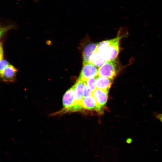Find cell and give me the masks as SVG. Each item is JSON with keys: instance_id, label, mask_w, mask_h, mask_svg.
Listing matches in <instances>:
<instances>
[{"instance_id": "obj_13", "label": "cell", "mask_w": 162, "mask_h": 162, "mask_svg": "<svg viewBox=\"0 0 162 162\" xmlns=\"http://www.w3.org/2000/svg\"><path fill=\"white\" fill-rule=\"evenodd\" d=\"M9 64L8 62L5 60L2 59L0 60V71H2Z\"/></svg>"}, {"instance_id": "obj_5", "label": "cell", "mask_w": 162, "mask_h": 162, "mask_svg": "<svg viewBox=\"0 0 162 162\" xmlns=\"http://www.w3.org/2000/svg\"><path fill=\"white\" fill-rule=\"evenodd\" d=\"M85 85V82L78 80L72 86L74 91L76 104L80 110L82 109L81 103L84 97V90Z\"/></svg>"}, {"instance_id": "obj_12", "label": "cell", "mask_w": 162, "mask_h": 162, "mask_svg": "<svg viewBox=\"0 0 162 162\" xmlns=\"http://www.w3.org/2000/svg\"><path fill=\"white\" fill-rule=\"evenodd\" d=\"M96 77L89 79L85 82L87 86L93 92L97 89Z\"/></svg>"}, {"instance_id": "obj_11", "label": "cell", "mask_w": 162, "mask_h": 162, "mask_svg": "<svg viewBox=\"0 0 162 162\" xmlns=\"http://www.w3.org/2000/svg\"><path fill=\"white\" fill-rule=\"evenodd\" d=\"M115 40L116 38L113 39L103 41L98 43L96 51L104 52Z\"/></svg>"}, {"instance_id": "obj_2", "label": "cell", "mask_w": 162, "mask_h": 162, "mask_svg": "<svg viewBox=\"0 0 162 162\" xmlns=\"http://www.w3.org/2000/svg\"><path fill=\"white\" fill-rule=\"evenodd\" d=\"M118 62L116 60L108 61L98 69V75L113 79L118 72Z\"/></svg>"}, {"instance_id": "obj_14", "label": "cell", "mask_w": 162, "mask_h": 162, "mask_svg": "<svg viewBox=\"0 0 162 162\" xmlns=\"http://www.w3.org/2000/svg\"><path fill=\"white\" fill-rule=\"evenodd\" d=\"M93 92L88 87L85 83L84 90V96L86 97L92 95Z\"/></svg>"}, {"instance_id": "obj_10", "label": "cell", "mask_w": 162, "mask_h": 162, "mask_svg": "<svg viewBox=\"0 0 162 162\" xmlns=\"http://www.w3.org/2000/svg\"><path fill=\"white\" fill-rule=\"evenodd\" d=\"M98 44H90L85 47L82 53L83 62H90L91 57L96 50Z\"/></svg>"}, {"instance_id": "obj_1", "label": "cell", "mask_w": 162, "mask_h": 162, "mask_svg": "<svg viewBox=\"0 0 162 162\" xmlns=\"http://www.w3.org/2000/svg\"><path fill=\"white\" fill-rule=\"evenodd\" d=\"M75 96L74 91L72 86L63 95V108L60 111L52 114L51 115L55 116L68 112L81 110L76 104Z\"/></svg>"}, {"instance_id": "obj_3", "label": "cell", "mask_w": 162, "mask_h": 162, "mask_svg": "<svg viewBox=\"0 0 162 162\" xmlns=\"http://www.w3.org/2000/svg\"><path fill=\"white\" fill-rule=\"evenodd\" d=\"M98 68L90 62H83L78 80L85 82L88 79L98 75Z\"/></svg>"}, {"instance_id": "obj_17", "label": "cell", "mask_w": 162, "mask_h": 162, "mask_svg": "<svg viewBox=\"0 0 162 162\" xmlns=\"http://www.w3.org/2000/svg\"><path fill=\"white\" fill-rule=\"evenodd\" d=\"M161 114L162 115V113H161Z\"/></svg>"}, {"instance_id": "obj_15", "label": "cell", "mask_w": 162, "mask_h": 162, "mask_svg": "<svg viewBox=\"0 0 162 162\" xmlns=\"http://www.w3.org/2000/svg\"><path fill=\"white\" fill-rule=\"evenodd\" d=\"M155 117L162 123V115L161 113H156Z\"/></svg>"}, {"instance_id": "obj_7", "label": "cell", "mask_w": 162, "mask_h": 162, "mask_svg": "<svg viewBox=\"0 0 162 162\" xmlns=\"http://www.w3.org/2000/svg\"><path fill=\"white\" fill-rule=\"evenodd\" d=\"M109 91L97 88L92 95L95 98L101 110L105 105L108 99Z\"/></svg>"}, {"instance_id": "obj_6", "label": "cell", "mask_w": 162, "mask_h": 162, "mask_svg": "<svg viewBox=\"0 0 162 162\" xmlns=\"http://www.w3.org/2000/svg\"><path fill=\"white\" fill-rule=\"evenodd\" d=\"M82 109L88 110H101L97 101L93 95L84 97L81 103Z\"/></svg>"}, {"instance_id": "obj_8", "label": "cell", "mask_w": 162, "mask_h": 162, "mask_svg": "<svg viewBox=\"0 0 162 162\" xmlns=\"http://www.w3.org/2000/svg\"><path fill=\"white\" fill-rule=\"evenodd\" d=\"M108 61L104 53L95 51L91 57L90 62L98 68H99L105 64Z\"/></svg>"}, {"instance_id": "obj_4", "label": "cell", "mask_w": 162, "mask_h": 162, "mask_svg": "<svg viewBox=\"0 0 162 162\" xmlns=\"http://www.w3.org/2000/svg\"><path fill=\"white\" fill-rule=\"evenodd\" d=\"M17 70L13 65L9 64L2 71H0L2 81L5 82H12L15 79Z\"/></svg>"}, {"instance_id": "obj_18", "label": "cell", "mask_w": 162, "mask_h": 162, "mask_svg": "<svg viewBox=\"0 0 162 162\" xmlns=\"http://www.w3.org/2000/svg\"><path fill=\"white\" fill-rule=\"evenodd\" d=\"M35 0L37 1V0Z\"/></svg>"}, {"instance_id": "obj_16", "label": "cell", "mask_w": 162, "mask_h": 162, "mask_svg": "<svg viewBox=\"0 0 162 162\" xmlns=\"http://www.w3.org/2000/svg\"><path fill=\"white\" fill-rule=\"evenodd\" d=\"M0 60L3 59V50L2 46L1 43L0 44Z\"/></svg>"}, {"instance_id": "obj_9", "label": "cell", "mask_w": 162, "mask_h": 162, "mask_svg": "<svg viewBox=\"0 0 162 162\" xmlns=\"http://www.w3.org/2000/svg\"><path fill=\"white\" fill-rule=\"evenodd\" d=\"M113 79L98 75L96 77L97 88L109 91Z\"/></svg>"}]
</instances>
